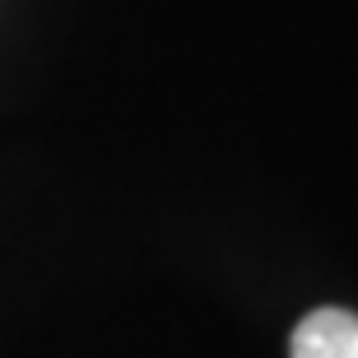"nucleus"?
I'll list each match as a JSON object with an SVG mask.
<instances>
[{
    "label": "nucleus",
    "instance_id": "f257e3e1",
    "mask_svg": "<svg viewBox=\"0 0 358 358\" xmlns=\"http://www.w3.org/2000/svg\"><path fill=\"white\" fill-rule=\"evenodd\" d=\"M293 358H358V317L345 307H317L293 331Z\"/></svg>",
    "mask_w": 358,
    "mask_h": 358
}]
</instances>
